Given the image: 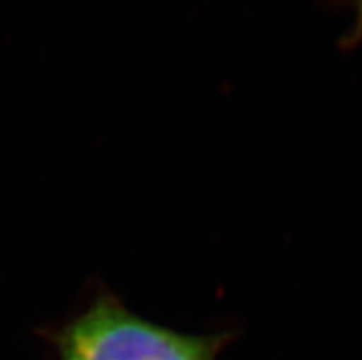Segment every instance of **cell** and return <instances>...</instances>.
<instances>
[{
    "mask_svg": "<svg viewBox=\"0 0 362 360\" xmlns=\"http://www.w3.org/2000/svg\"><path fill=\"white\" fill-rule=\"evenodd\" d=\"M226 340L162 327L103 294L57 335V352L59 360H216Z\"/></svg>",
    "mask_w": 362,
    "mask_h": 360,
    "instance_id": "obj_1",
    "label": "cell"
}]
</instances>
